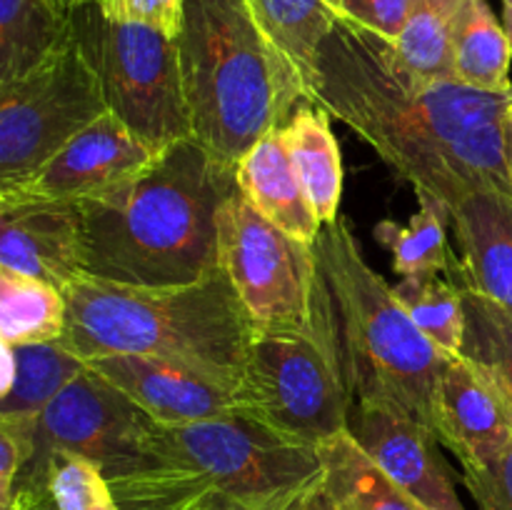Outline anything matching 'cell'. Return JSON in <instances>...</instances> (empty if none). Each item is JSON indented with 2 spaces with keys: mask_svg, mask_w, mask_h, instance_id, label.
I'll return each instance as SVG.
<instances>
[{
  "mask_svg": "<svg viewBox=\"0 0 512 510\" xmlns=\"http://www.w3.org/2000/svg\"><path fill=\"white\" fill-rule=\"evenodd\" d=\"M238 398L245 418L313 448L348 430L353 393L330 290L310 328L255 333Z\"/></svg>",
  "mask_w": 512,
  "mask_h": 510,
  "instance_id": "cell-7",
  "label": "cell"
},
{
  "mask_svg": "<svg viewBox=\"0 0 512 510\" xmlns=\"http://www.w3.org/2000/svg\"><path fill=\"white\" fill-rule=\"evenodd\" d=\"M248 5L268 33L270 43L300 80L310 103L315 55L335 25L325 0H248Z\"/></svg>",
  "mask_w": 512,
  "mask_h": 510,
  "instance_id": "cell-25",
  "label": "cell"
},
{
  "mask_svg": "<svg viewBox=\"0 0 512 510\" xmlns=\"http://www.w3.org/2000/svg\"><path fill=\"white\" fill-rule=\"evenodd\" d=\"M463 295L468 313L463 355L488 370L512 410V315L473 290L463 288Z\"/></svg>",
  "mask_w": 512,
  "mask_h": 510,
  "instance_id": "cell-30",
  "label": "cell"
},
{
  "mask_svg": "<svg viewBox=\"0 0 512 510\" xmlns=\"http://www.w3.org/2000/svg\"><path fill=\"white\" fill-rule=\"evenodd\" d=\"M25 485L45 488L53 510H123L103 468L95 460L68 450L50 453L38 468L25 473L15 483V490Z\"/></svg>",
  "mask_w": 512,
  "mask_h": 510,
  "instance_id": "cell-29",
  "label": "cell"
},
{
  "mask_svg": "<svg viewBox=\"0 0 512 510\" xmlns=\"http://www.w3.org/2000/svg\"><path fill=\"white\" fill-rule=\"evenodd\" d=\"M320 455L325 465L320 498L335 510H423L370 460L350 430L325 440Z\"/></svg>",
  "mask_w": 512,
  "mask_h": 510,
  "instance_id": "cell-20",
  "label": "cell"
},
{
  "mask_svg": "<svg viewBox=\"0 0 512 510\" xmlns=\"http://www.w3.org/2000/svg\"><path fill=\"white\" fill-rule=\"evenodd\" d=\"M308 510H335V508H333V505H328V503H325L323 498H318V500H315L313 505H310Z\"/></svg>",
  "mask_w": 512,
  "mask_h": 510,
  "instance_id": "cell-39",
  "label": "cell"
},
{
  "mask_svg": "<svg viewBox=\"0 0 512 510\" xmlns=\"http://www.w3.org/2000/svg\"><path fill=\"white\" fill-rule=\"evenodd\" d=\"M500 3H503V28L512 43V0H500Z\"/></svg>",
  "mask_w": 512,
  "mask_h": 510,
  "instance_id": "cell-37",
  "label": "cell"
},
{
  "mask_svg": "<svg viewBox=\"0 0 512 510\" xmlns=\"http://www.w3.org/2000/svg\"><path fill=\"white\" fill-rule=\"evenodd\" d=\"M105 113L98 75L75 38L33 73L0 85V190L28 183Z\"/></svg>",
  "mask_w": 512,
  "mask_h": 510,
  "instance_id": "cell-10",
  "label": "cell"
},
{
  "mask_svg": "<svg viewBox=\"0 0 512 510\" xmlns=\"http://www.w3.org/2000/svg\"><path fill=\"white\" fill-rule=\"evenodd\" d=\"M463 483L480 510H512V440L498 458L463 465Z\"/></svg>",
  "mask_w": 512,
  "mask_h": 510,
  "instance_id": "cell-33",
  "label": "cell"
},
{
  "mask_svg": "<svg viewBox=\"0 0 512 510\" xmlns=\"http://www.w3.org/2000/svg\"><path fill=\"white\" fill-rule=\"evenodd\" d=\"M60 343L83 360L153 355L238 390L255 325L228 273L175 288H133L83 275L68 290Z\"/></svg>",
  "mask_w": 512,
  "mask_h": 510,
  "instance_id": "cell-4",
  "label": "cell"
},
{
  "mask_svg": "<svg viewBox=\"0 0 512 510\" xmlns=\"http://www.w3.org/2000/svg\"><path fill=\"white\" fill-rule=\"evenodd\" d=\"M413 323L443 355H463L468 313L463 288L440 275H408L393 285Z\"/></svg>",
  "mask_w": 512,
  "mask_h": 510,
  "instance_id": "cell-28",
  "label": "cell"
},
{
  "mask_svg": "<svg viewBox=\"0 0 512 510\" xmlns=\"http://www.w3.org/2000/svg\"><path fill=\"white\" fill-rule=\"evenodd\" d=\"M68 298L53 283L0 268V338L10 345L63 340Z\"/></svg>",
  "mask_w": 512,
  "mask_h": 510,
  "instance_id": "cell-23",
  "label": "cell"
},
{
  "mask_svg": "<svg viewBox=\"0 0 512 510\" xmlns=\"http://www.w3.org/2000/svg\"><path fill=\"white\" fill-rule=\"evenodd\" d=\"M53 3H55V8H60L63 13H73V10L83 8V5L93 3V0H53Z\"/></svg>",
  "mask_w": 512,
  "mask_h": 510,
  "instance_id": "cell-36",
  "label": "cell"
},
{
  "mask_svg": "<svg viewBox=\"0 0 512 510\" xmlns=\"http://www.w3.org/2000/svg\"><path fill=\"white\" fill-rule=\"evenodd\" d=\"M85 363L160 425H188L243 415L238 390L173 360L120 353Z\"/></svg>",
  "mask_w": 512,
  "mask_h": 510,
  "instance_id": "cell-14",
  "label": "cell"
},
{
  "mask_svg": "<svg viewBox=\"0 0 512 510\" xmlns=\"http://www.w3.org/2000/svg\"><path fill=\"white\" fill-rule=\"evenodd\" d=\"M323 478L320 448L233 415L153 423L135 463L110 485L123 510H183L208 493L255 510H308L320 498Z\"/></svg>",
  "mask_w": 512,
  "mask_h": 510,
  "instance_id": "cell-3",
  "label": "cell"
},
{
  "mask_svg": "<svg viewBox=\"0 0 512 510\" xmlns=\"http://www.w3.org/2000/svg\"><path fill=\"white\" fill-rule=\"evenodd\" d=\"M175 43L193 138L228 163L308 103L248 0H185Z\"/></svg>",
  "mask_w": 512,
  "mask_h": 510,
  "instance_id": "cell-5",
  "label": "cell"
},
{
  "mask_svg": "<svg viewBox=\"0 0 512 510\" xmlns=\"http://www.w3.org/2000/svg\"><path fill=\"white\" fill-rule=\"evenodd\" d=\"M3 365L0 415H40L65 385L88 368L60 340L35 345L3 343Z\"/></svg>",
  "mask_w": 512,
  "mask_h": 510,
  "instance_id": "cell-22",
  "label": "cell"
},
{
  "mask_svg": "<svg viewBox=\"0 0 512 510\" xmlns=\"http://www.w3.org/2000/svg\"><path fill=\"white\" fill-rule=\"evenodd\" d=\"M70 40V13L53 0H0V85L33 73Z\"/></svg>",
  "mask_w": 512,
  "mask_h": 510,
  "instance_id": "cell-21",
  "label": "cell"
},
{
  "mask_svg": "<svg viewBox=\"0 0 512 510\" xmlns=\"http://www.w3.org/2000/svg\"><path fill=\"white\" fill-rule=\"evenodd\" d=\"M508 163H510V180H512V115L508 123Z\"/></svg>",
  "mask_w": 512,
  "mask_h": 510,
  "instance_id": "cell-38",
  "label": "cell"
},
{
  "mask_svg": "<svg viewBox=\"0 0 512 510\" xmlns=\"http://www.w3.org/2000/svg\"><path fill=\"white\" fill-rule=\"evenodd\" d=\"M220 265L258 333L310 328L328 300L315 245L265 220L240 190L220 210Z\"/></svg>",
  "mask_w": 512,
  "mask_h": 510,
  "instance_id": "cell-9",
  "label": "cell"
},
{
  "mask_svg": "<svg viewBox=\"0 0 512 510\" xmlns=\"http://www.w3.org/2000/svg\"><path fill=\"white\" fill-rule=\"evenodd\" d=\"M435 435L460 465L488 463L512 440V410L503 390L465 355L445 358L435 388Z\"/></svg>",
  "mask_w": 512,
  "mask_h": 510,
  "instance_id": "cell-16",
  "label": "cell"
},
{
  "mask_svg": "<svg viewBox=\"0 0 512 510\" xmlns=\"http://www.w3.org/2000/svg\"><path fill=\"white\" fill-rule=\"evenodd\" d=\"M50 510H53V508H50Z\"/></svg>",
  "mask_w": 512,
  "mask_h": 510,
  "instance_id": "cell-40",
  "label": "cell"
},
{
  "mask_svg": "<svg viewBox=\"0 0 512 510\" xmlns=\"http://www.w3.org/2000/svg\"><path fill=\"white\" fill-rule=\"evenodd\" d=\"M512 43L488 0H468L453 38L455 80L478 90L512 88Z\"/></svg>",
  "mask_w": 512,
  "mask_h": 510,
  "instance_id": "cell-24",
  "label": "cell"
},
{
  "mask_svg": "<svg viewBox=\"0 0 512 510\" xmlns=\"http://www.w3.org/2000/svg\"><path fill=\"white\" fill-rule=\"evenodd\" d=\"M160 155L163 153L150 148L108 110L83 133L75 135L28 183L0 190V198L80 203L138 178Z\"/></svg>",
  "mask_w": 512,
  "mask_h": 510,
  "instance_id": "cell-12",
  "label": "cell"
},
{
  "mask_svg": "<svg viewBox=\"0 0 512 510\" xmlns=\"http://www.w3.org/2000/svg\"><path fill=\"white\" fill-rule=\"evenodd\" d=\"M100 13L118 23L148 25L160 33L175 35L180 33L185 13V0H93Z\"/></svg>",
  "mask_w": 512,
  "mask_h": 510,
  "instance_id": "cell-34",
  "label": "cell"
},
{
  "mask_svg": "<svg viewBox=\"0 0 512 510\" xmlns=\"http://www.w3.org/2000/svg\"><path fill=\"white\" fill-rule=\"evenodd\" d=\"M38 415H0V510L13 498L15 483L35 455Z\"/></svg>",
  "mask_w": 512,
  "mask_h": 510,
  "instance_id": "cell-31",
  "label": "cell"
},
{
  "mask_svg": "<svg viewBox=\"0 0 512 510\" xmlns=\"http://www.w3.org/2000/svg\"><path fill=\"white\" fill-rule=\"evenodd\" d=\"M413 0H325L335 20L370 30L380 38L398 40Z\"/></svg>",
  "mask_w": 512,
  "mask_h": 510,
  "instance_id": "cell-32",
  "label": "cell"
},
{
  "mask_svg": "<svg viewBox=\"0 0 512 510\" xmlns=\"http://www.w3.org/2000/svg\"><path fill=\"white\" fill-rule=\"evenodd\" d=\"M183 510H255V508H250V505L230 498V495L208 493V495H203V498H198V500H193V503L185 505Z\"/></svg>",
  "mask_w": 512,
  "mask_h": 510,
  "instance_id": "cell-35",
  "label": "cell"
},
{
  "mask_svg": "<svg viewBox=\"0 0 512 510\" xmlns=\"http://www.w3.org/2000/svg\"><path fill=\"white\" fill-rule=\"evenodd\" d=\"M153 423L155 420L125 398L115 385L85 368V373L65 385L40 410L35 455L20 478L38 468L55 450H68L95 460L105 478H118L135 463L140 443Z\"/></svg>",
  "mask_w": 512,
  "mask_h": 510,
  "instance_id": "cell-11",
  "label": "cell"
},
{
  "mask_svg": "<svg viewBox=\"0 0 512 510\" xmlns=\"http://www.w3.org/2000/svg\"><path fill=\"white\" fill-rule=\"evenodd\" d=\"M333 115L315 103H300L283 125L285 145L305 195L323 225L340 218L345 170L338 138L330 125Z\"/></svg>",
  "mask_w": 512,
  "mask_h": 510,
  "instance_id": "cell-19",
  "label": "cell"
},
{
  "mask_svg": "<svg viewBox=\"0 0 512 510\" xmlns=\"http://www.w3.org/2000/svg\"><path fill=\"white\" fill-rule=\"evenodd\" d=\"M0 268L33 275L65 293L85 275L78 203L0 198Z\"/></svg>",
  "mask_w": 512,
  "mask_h": 510,
  "instance_id": "cell-15",
  "label": "cell"
},
{
  "mask_svg": "<svg viewBox=\"0 0 512 510\" xmlns=\"http://www.w3.org/2000/svg\"><path fill=\"white\" fill-rule=\"evenodd\" d=\"M310 103L348 125L418 200L445 213L485 190L512 193V88L490 93L418 78L393 40L335 20L315 55Z\"/></svg>",
  "mask_w": 512,
  "mask_h": 510,
  "instance_id": "cell-1",
  "label": "cell"
},
{
  "mask_svg": "<svg viewBox=\"0 0 512 510\" xmlns=\"http://www.w3.org/2000/svg\"><path fill=\"white\" fill-rule=\"evenodd\" d=\"M350 435L423 510H465L438 435L383 403H355Z\"/></svg>",
  "mask_w": 512,
  "mask_h": 510,
  "instance_id": "cell-13",
  "label": "cell"
},
{
  "mask_svg": "<svg viewBox=\"0 0 512 510\" xmlns=\"http://www.w3.org/2000/svg\"><path fill=\"white\" fill-rule=\"evenodd\" d=\"M235 165L195 138L170 145L145 173L80 200L85 275L133 288H175L220 265V210Z\"/></svg>",
  "mask_w": 512,
  "mask_h": 510,
  "instance_id": "cell-2",
  "label": "cell"
},
{
  "mask_svg": "<svg viewBox=\"0 0 512 510\" xmlns=\"http://www.w3.org/2000/svg\"><path fill=\"white\" fill-rule=\"evenodd\" d=\"M315 253L333 300L353 400L390 405L435 433V388L448 355L425 338L393 285L370 268L343 215L323 225Z\"/></svg>",
  "mask_w": 512,
  "mask_h": 510,
  "instance_id": "cell-6",
  "label": "cell"
},
{
  "mask_svg": "<svg viewBox=\"0 0 512 510\" xmlns=\"http://www.w3.org/2000/svg\"><path fill=\"white\" fill-rule=\"evenodd\" d=\"M460 248V288L493 300L512 315V193L485 190L450 213Z\"/></svg>",
  "mask_w": 512,
  "mask_h": 510,
  "instance_id": "cell-17",
  "label": "cell"
},
{
  "mask_svg": "<svg viewBox=\"0 0 512 510\" xmlns=\"http://www.w3.org/2000/svg\"><path fill=\"white\" fill-rule=\"evenodd\" d=\"M418 203L420 210L408 225L395 220H383L375 225V240L388 248L395 275L408 278V275L448 273L453 280L460 270V258L450 248V213L428 200Z\"/></svg>",
  "mask_w": 512,
  "mask_h": 510,
  "instance_id": "cell-26",
  "label": "cell"
},
{
  "mask_svg": "<svg viewBox=\"0 0 512 510\" xmlns=\"http://www.w3.org/2000/svg\"><path fill=\"white\" fill-rule=\"evenodd\" d=\"M243 198L290 238L315 245L323 223L315 215L285 145L283 128L260 138L235 165Z\"/></svg>",
  "mask_w": 512,
  "mask_h": 510,
  "instance_id": "cell-18",
  "label": "cell"
},
{
  "mask_svg": "<svg viewBox=\"0 0 512 510\" xmlns=\"http://www.w3.org/2000/svg\"><path fill=\"white\" fill-rule=\"evenodd\" d=\"M70 25L110 113L158 153L193 138L175 38L105 18L95 3L73 10Z\"/></svg>",
  "mask_w": 512,
  "mask_h": 510,
  "instance_id": "cell-8",
  "label": "cell"
},
{
  "mask_svg": "<svg viewBox=\"0 0 512 510\" xmlns=\"http://www.w3.org/2000/svg\"><path fill=\"white\" fill-rule=\"evenodd\" d=\"M468 0H413L395 40L398 58L425 80H455L453 38Z\"/></svg>",
  "mask_w": 512,
  "mask_h": 510,
  "instance_id": "cell-27",
  "label": "cell"
}]
</instances>
